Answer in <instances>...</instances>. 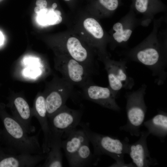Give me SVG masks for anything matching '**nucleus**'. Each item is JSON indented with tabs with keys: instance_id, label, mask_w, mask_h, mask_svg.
<instances>
[{
	"instance_id": "nucleus-3",
	"label": "nucleus",
	"mask_w": 167,
	"mask_h": 167,
	"mask_svg": "<svg viewBox=\"0 0 167 167\" xmlns=\"http://www.w3.org/2000/svg\"><path fill=\"white\" fill-rule=\"evenodd\" d=\"M146 87L143 85L137 90L127 93L125 95L127 122L119 129L132 136H140V128L144 121L147 110L144 99Z\"/></svg>"
},
{
	"instance_id": "nucleus-26",
	"label": "nucleus",
	"mask_w": 167,
	"mask_h": 167,
	"mask_svg": "<svg viewBox=\"0 0 167 167\" xmlns=\"http://www.w3.org/2000/svg\"><path fill=\"white\" fill-rule=\"evenodd\" d=\"M57 5L56 3H53L52 5L51 8L54 10H55V9L57 7Z\"/></svg>"
},
{
	"instance_id": "nucleus-15",
	"label": "nucleus",
	"mask_w": 167,
	"mask_h": 167,
	"mask_svg": "<svg viewBox=\"0 0 167 167\" xmlns=\"http://www.w3.org/2000/svg\"><path fill=\"white\" fill-rule=\"evenodd\" d=\"M143 125L150 134L157 137L163 142L167 135V114L162 110L152 118L144 121Z\"/></svg>"
},
{
	"instance_id": "nucleus-16",
	"label": "nucleus",
	"mask_w": 167,
	"mask_h": 167,
	"mask_svg": "<svg viewBox=\"0 0 167 167\" xmlns=\"http://www.w3.org/2000/svg\"><path fill=\"white\" fill-rule=\"evenodd\" d=\"M89 141H87L79 148L68 162L71 167H84L96 165L100 157L92 153L89 145Z\"/></svg>"
},
{
	"instance_id": "nucleus-12",
	"label": "nucleus",
	"mask_w": 167,
	"mask_h": 167,
	"mask_svg": "<svg viewBox=\"0 0 167 167\" xmlns=\"http://www.w3.org/2000/svg\"><path fill=\"white\" fill-rule=\"evenodd\" d=\"M47 154H13L0 148V167H33L45 160Z\"/></svg>"
},
{
	"instance_id": "nucleus-5",
	"label": "nucleus",
	"mask_w": 167,
	"mask_h": 167,
	"mask_svg": "<svg viewBox=\"0 0 167 167\" xmlns=\"http://www.w3.org/2000/svg\"><path fill=\"white\" fill-rule=\"evenodd\" d=\"M82 114L81 109H73L64 105L48 118L51 137L65 138L68 133L79 125Z\"/></svg>"
},
{
	"instance_id": "nucleus-17",
	"label": "nucleus",
	"mask_w": 167,
	"mask_h": 167,
	"mask_svg": "<svg viewBox=\"0 0 167 167\" xmlns=\"http://www.w3.org/2000/svg\"><path fill=\"white\" fill-rule=\"evenodd\" d=\"M62 141V138L59 137L52 136L51 137L49 150L47 154L44 162L41 166H62V156L61 151Z\"/></svg>"
},
{
	"instance_id": "nucleus-10",
	"label": "nucleus",
	"mask_w": 167,
	"mask_h": 167,
	"mask_svg": "<svg viewBox=\"0 0 167 167\" xmlns=\"http://www.w3.org/2000/svg\"><path fill=\"white\" fill-rule=\"evenodd\" d=\"M149 135L147 131H141L139 139L130 144L128 154L136 167H149L158 165L156 159L151 157L148 148L147 139Z\"/></svg>"
},
{
	"instance_id": "nucleus-1",
	"label": "nucleus",
	"mask_w": 167,
	"mask_h": 167,
	"mask_svg": "<svg viewBox=\"0 0 167 167\" xmlns=\"http://www.w3.org/2000/svg\"><path fill=\"white\" fill-rule=\"evenodd\" d=\"M4 109L0 105V118L3 125L0 142L4 146L2 147L4 151L13 154H45L39 141L40 130L35 135L28 136L23 126Z\"/></svg>"
},
{
	"instance_id": "nucleus-24",
	"label": "nucleus",
	"mask_w": 167,
	"mask_h": 167,
	"mask_svg": "<svg viewBox=\"0 0 167 167\" xmlns=\"http://www.w3.org/2000/svg\"><path fill=\"white\" fill-rule=\"evenodd\" d=\"M4 37L2 33L0 32V46L3 44Z\"/></svg>"
},
{
	"instance_id": "nucleus-6",
	"label": "nucleus",
	"mask_w": 167,
	"mask_h": 167,
	"mask_svg": "<svg viewBox=\"0 0 167 167\" xmlns=\"http://www.w3.org/2000/svg\"><path fill=\"white\" fill-rule=\"evenodd\" d=\"M54 67L62 78L81 88L92 81V72L84 64L71 58H61Z\"/></svg>"
},
{
	"instance_id": "nucleus-28",
	"label": "nucleus",
	"mask_w": 167,
	"mask_h": 167,
	"mask_svg": "<svg viewBox=\"0 0 167 167\" xmlns=\"http://www.w3.org/2000/svg\"><path fill=\"white\" fill-rule=\"evenodd\" d=\"M65 1H70V0H64Z\"/></svg>"
},
{
	"instance_id": "nucleus-13",
	"label": "nucleus",
	"mask_w": 167,
	"mask_h": 167,
	"mask_svg": "<svg viewBox=\"0 0 167 167\" xmlns=\"http://www.w3.org/2000/svg\"><path fill=\"white\" fill-rule=\"evenodd\" d=\"M136 58L138 61L150 69L155 74L163 72L165 67L161 61L159 50L153 47H147L139 50L136 54Z\"/></svg>"
},
{
	"instance_id": "nucleus-9",
	"label": "nucleus",
	"mask_w": 167,
	"mask_h": 167,
	"mask_svg": "<svg viewBox=\"0 0 167 167\" xmlns=\"http://www.w3.org/2000/svg\"><path fill=\"white\" fill-rule=\"evenodd\" d=\"M8 106L12 116L24 127L28 134L35 132V127L32 124L33 117L32 108L22 95L14 94L10 98Z\"/></svg>"
},
{
	"instance_id": "nucleus-4",
	"label": "nucleus",
	"mask_w": 167,
	"mask_h": 167,
	"mask_svg": "<svg viewBox=\"0 0 167 167\" xmlns=\"http://www.w3.org/2000/svg\"><path fill=\"white\" fill-rule=\"evenodd\" d=\"M74 86L62 77H55L47 84L44 93L48 118L66 105L73 93Z\"/></svg>"
},
{
	"instance_id": "nucleus-11",
	"label": "nucleus",
	"mask_w": 167,
	"mask_h": 167,
	"mask_svg": "<svg viewBox=\"0 0 167 167\" xmlns=\"http://www.w3.org/2000/svg\"><path fill=\"white\" fill-rule=\"evenodd\" d=\"M32 109L33 117H35L38 120L43 131L44 138L41 148L43 152L47 154L50 149L51 134L44 93H40L36 96Z\"/></svg>"
},
{
	"instance_id": "nucleus-21",
	"label": "nucleus",
	"mask_w": 167,
	"mask_h": 167,
	"mask_svg": "<svg viewBox=\"0 0 167 167\" xmlns=\"http://www.w3.org/2000/svg\"><path fill=\"white\" fill-rule=\"evenodd\" d=\"M134 2L135 9L141 13H145L160 4L159 0H134Z\"/></svg>"
},
{
	"instance_id": "nucleus-27",
	"label": "nucleus",
	"mask_w": 167,
	"mask_h": 167,
	"mask_svg": "<svg viewBox=\"0 0 167 167\" xmlns=\"http://www.w3.org/2000/svg\"><path fill=\"white\" fill-rule=\"evenodd\" d=\"M81 33H82V34H84V33L83 32H81Z\"/></svg>"
},
{
	"instance_id": "nucleus-19",
	"label": "nucleus",
	"mask_w": 167,
	"mask_h": 167,
	"mask_svg": "<svg viewBox=\"0 0 167 167\" xmlns=\"http://www.w3.org/2000/svg\"><path fill=\"white\" fill-rule=\"evenodd\" d=\"M83 24L85 28L95 38L99 39L103 37L104 32L102 28L95 19L91 18L86 19Z\"/></svg>"
},
{
	"instance_id": "nucleus-20",
	"label": "nucleus",
	"mask_w": 167,
	"mask_h": 167,
	"mask_svg": "<svg viewBox=\"0 0 167 167\" xmlns=\"http://www.w3.org/2000/svg\"><path fill=\"white\" fill-rule=\"evenodd\" d=\"M113 29L115 31L113 34V37L119 43L127 41L132 33V30L130 29H124L122 24L120 22L115 23L113 26Z\"/></svg>"
},
{
	"instance_id": "nucleus-2",
	"label": "nucleus",
	"mask_w": 167,
	"mask_h": 167,
	"mask_svg": "<svg viewBox=\"0 0 167 167\" xmlns=\"http://www.w3.org/2000/svg\"><path fill=\"white\" fill-rule=\"evenodd\" d=\"M86 134L93 147V154L100 157L107 155L113 159L115 162L110 167H135L133 163L126 164L124 158L128 154L130 145L127 137L121 140L116 137L105 135L92 131L88 123H80L79 125Z\"/></svg>"
},
{
	"instance_id": "nucleus-25",
	"label": "nucleus",
	"mask_w": 167,
	"mask_h": 167,
	"mask_svg": "<svg viewBox=\"0 0 167 167\" xmlns=\"http://www.w3.org/2000/svg\"><path fill=\"white\" fill-rule=\"evenodd\" d=\"M54 11L55 12L56 14L57 15H61V13L59 11L57 10H54Z\"/></svg>"
},
{
	"instance_id": "nucleus-29",
	"label": "nucleus",
	"mask_w": 167,
	"mask_h": 167,
	"mask_svg": "<svg viewBox=\"0 0 167 167\" xmlns=\"http://www.w3.org/2000/svg\"></svg>"
},
{
	"instance_id": "nucleus-22",
	"label": "nucleus",
	"mask_w": 167,
	"mask_h": 167,
	"mask_svg": "<svg viewBox=\"0 0 167 167\" xmlns=\"http://www.w3.org/2000/svg\"><path fill=\"white\" fill-rule=\"evenodd\" d=\"M100 4L107 10L113 11L117 9L119 0H99Z\"/></svg>"
},
{
	"instance_id": "nucleus-18",
	"label": "nucleus",
	"mask_w": 167,
	"mask_h": 167,
	"mask_svg": "<svg viewBox=\"0 0 167 167\" xmlns=\"http://www.w3.org/2000/svg\"><path fill=\"white\" fill-rule=\"evenodd\" d=\"M51 7L47 8L41 10L37 14L36 19L38 23L43 26L52 25L58 24L61 23L62 18L54 12Z\"/></svg>"
},
{
	"instance_id": "nucleus-14",
	"label": "nucleus",
	"mask_w": 167,
	"mask_h": 167,
	"mask_svg": "<svg viewBox=\"0 0 167 167\" xmlns=\"http://www.w3.org/2000/svg\"><path fill=\"white\" fill-rule=\"evenodd\" d=\"M65 138L66 139L62 141L61 148L64 150L68 162L81 145L89 141L82 129L75 128L68 133Z\"/></svg>"
},
{
	"instance_id": "nucleus-7",
	"label": "nucleus",
	"mask_w": 167,
	"mask_h": 167,
	"mask_svg": "<svg viewBox=\"0 0 167 167\" xmlns=\"http://www.w3.org/2000/svg\"><path fill=\"white\" fill-rule=\"evenodd\" d=\"M81 88L84 98L113 110L117 112L121 111V108L116 100L117 94L109 86H100L92 81Z\"/></svg>"
},
{
	"instance_id": "nucleus-23",
	"label": "nucleus",
	"mask_w": 167,
	"mask_h": 167,
	"mask_svg": "<svg viewBox=\"0 0 167 167\" xmlns=\"http://www.w3.org/2000/svg\"><path fill=\"white\" fill-rule=\"evenodd\" d=\"M47 3L46 0H37L36 2V5L42 8H46Z\"/></svg>"
},
{
	"instance_id": "nucleus-8",
	"label": "nucleus",
	"mask_w": 167,
	"mask_h": 167,
	"mask_svg": "<svg viewBox=\"0 0 167 167\" xmlns=\"http://www.w3.org/2000/svg\"><path fill=\"white\" fill-rule=\"evenodd\" d=\"M108 75L109 87L117 94L123 88L131 89L134 85L133 79L128 75L125 64L109 59L103 60Z\"/></svg>"
}]
</instances>
